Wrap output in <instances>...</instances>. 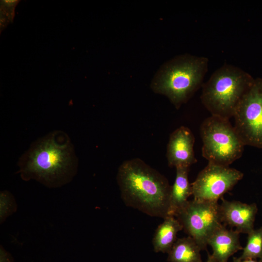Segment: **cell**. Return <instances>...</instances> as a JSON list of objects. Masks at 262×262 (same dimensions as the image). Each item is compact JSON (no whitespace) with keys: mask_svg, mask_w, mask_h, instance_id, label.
<instances>
[{"mask_svg":"<svg viewBox=\"0 0 262 262\" xmlns=\"http://www.w3.org/2000/svg\"><path fill=\"white\" fill-rule=\"evenodd\" d=\"M116 179L127 206L152 217L167 216L171 186L157 170L134 158L120 164Z\"/></svg>","mask_w":262,"mask_h":262,"instance_id":"obj_1","label":"cell"},{"mask_svg":"<svg viewBox=\"0 0 262 262\" xmlns=\"http://www.w3.org/2000/svg\"><path fill=\"white\" fill-rule=\"evenodd\" d=\"M60 141L51 134L32 147L20 166L24 180L36 179L50 187L67 182L74 169L72 147L67 139Z\"/></svg>","mask_w":262,"mask_h":262,"instance_id":"obj_2","label":"cell"},{"mask_svg":"<svg viewBox=\"0 0 262 262\" xmlns=\"http://www.w3.org/2000/svg\"><path fill=\"white\" fill-rule=\"evenodd\" d=\"M209 60L185 54L167 63L154 80L151 87L166 96L176 108L186 103L203 83Z\"/></svg>","mask_w":262,"mask_h":262,"instance_id":"obj_3","label":"cell"},{"mask_svg":"<svg viewBox=\"0 0 262 262\" xmlns=\"http://www.w3.org/2000/svg\"><path fill=\"white\" fill-rule=\"evenodd\" d=\"M254 80L242 69L225 64L203 84L201 101L211 115L229 120Z\"/></svg>","mask_w":262,"mask_h":262,"instance_id":"obj_4","label":"cell"},{"mask_svg":"<svg viewBox=\"0 0 262 262\" xmlns=\"http://www.w3.org/2000/svg\"><path fill=\"white\" fill-rule=\"evenodd\" d=\"M202 156L208 163L229 166L242 155L245 146L229 119L211 115L200 128Z\"/></svg>","mask_w":262,"mask_h":262,"instance_id":"obj_5","label":"cell"},{"mask_svg":"<svg viewBox=\"0 0 262 262\" xmlns=\"http://www.w3.org/2000/svg\"><path fill=\"white\" fill-rule=\"evenodd\" d=\"M175 217L201 250L206 249L209 238L222 225L218 202L188 200Z\"/></svg>","mask_w":262,"mask_h":262,"instance_id":"obj_6","label":"cell"},{"mask_svg":"<svg viewBox=\"0 0 262 262\" xmlns=\"http://www.w3.org/2000/svg\"><path fill=\"white\" fill-rule=\"evenodd\" d=\"M233 117L234 128L244 145L262 148V78L255 79Z\"/></svg>","mask_w":262,"mask_h":262,"instance_id":"obj_7","label":"cell"},{"mask_svg":"<svg viewBox=\"0 0 262 262\" xmlns=\"http://www.w3.org/2000/svg\"><path fill=\"white\" fill-rule=\"evenodd\" d=\"M243 176L242 172L229 166L208 163L191 183L194 199L218 202Z\"/></svg>","mask_w":262,"mask_h":262,"instance_id":"obj_8","label":"cell"},{"mask_svg":"<svg viewBox=\"0 0 262 262\" xmlns=\"http://www.w3.org/2000/svg\"><path fill=\"white\" fill-rule=\"evenodd\" d=\"M195 137L191 130L180 126L170 134L167 145L169 166L188 167L197 162L194 150Z\"/></svg>","mask_w":262,"mask_h":262,"instance_id":"obj_9","label":"cell"},{"mask_svg":"<svg viewBox=\"0 0 262 262\" xmlns=\"http://www.w3.org/2000/svg\"><path fill=\"white\" fill-rule=\"evenodd\" d=\"M221 200L219 213L223 225L235 228V230L240 233L248 234L254 229V222L258 211L255 203L248 204L224 198Z\"/></svg>","mask_w":262,"mask_h":262,"instance_id":"obj_10","label":"cell"},{"mask_svg":"<svg viewBox=\"0 0 262 262\" xmlns=\"http://www.w3.org/2000/svg\"><path fill=\"white\" fill-rule=\"evenodd\" d=\"M239 234L222 224L210 236L208 245L212 247V256L217 262H227L230 256L243 249L240 244Z\"/></svg>","mask_w":262,"mask_h":262,"instance_id":"obj_11","label":"cell"},{"mask_svg":"<svg viewBox=\"0 0 262 262\" xmlns=\"http://www.w3.org/2000/svg\"><path fill=\"white\" fill-rule=\"evenodd\" d=\"M174 183L171 186L167 215L175 216L192 195V188L188 180L189 167H178Z\"/></svg>","mask_w":262,"mask_h":262,"instance_id":"obj_12","label":"cell"},{"mask_svg":"<svg viewBox=\"0 0 262 262\" xmlns=\"http://www.w3.org/2000/svg\"><path fill=\"white\" fill-rule=\"evenodd\" d=\"M164 219L156 229L152 244L155 252L168 253L177 239L178 232L183 228L175 216L167 215Z\"/></svg>","mask_w":262,"mask_h":262,"instance_id":"obj_13","label":"cell"},{"mask_svg":"<svg viewBox=\"0 0 262 262\" xmlns=\"http://www.w3.org/2000/svg\"><path fill=\"white\" fill-rule=\"evenodd\" d=\"M202 250L190 236L178 238L168 253L169 262H202Z\"/></svg>","mask_w":262,"mask_h":262,"instance_id":"obj_14","label":"cell"},{"mask_svg":"<svg viewBox=\"0 0 262 262\" xmlns=\"http://www.w3.org/2000/svg\"><path fill=\"white\" fill-rule=\"evenodd\" d=\"M248 234L247 243L242 255L241 260L259 259L262 262V227L254 229Z\"/></svg>","mask_w":262,"mask_h":262,"instance_id":"obj_15","label":"cell"},{"mask_svg":"<svg viewBox=\"0 0 262 262\" xmlns=\"http://www.w3.org/2000/svg\"><path fill=\"white\" fill-rule=\"evenodd\" d=\"M17 210V204L13 195L7 191H3L0 195V224Z\"/></svg>","mask_w":262,"mask_h":262,"instance_id":"obj_16","label":"cell"},{"mask_svg":"<svg viewBox=\"0 0 262 262\" xmlns=\"http://www.w3.org/2000/svg\"><path fill=\"white\" fill-rule=\"evenodd\" d=\"M0 262H14L13 257L3 247H0Z\"/></svg>","mask_w":262,"mask_h":262,"instance_id":"obj_17","label":"cell"},{"mask_svg":"<svg viewBox=\"0 0 262 262\" xmlns=\"http://www.w3.org/2000/svg\"><path fill=\"white\" fill-rule=\"evenodd\" d=\"M233 262H260L256 260L253 259H247V260H241L239 258L234 257L233 259Z\"/></svg>","mask_w":262,"mask_h":262,"instance_id":"obj_18","label":"cell"},{"mask_svg":"<svg viewBox=\"0 0 262 262\" xmlns=\"http://www.w3.org/2000/svg\"><path fill=\"white\" fill-rule=\"evenodd\" d=\"M206 262H217L212 256V255L208 254V259Z\"/></svg>","mask_w":262,"mask_h":262,"instance_id":"obj_19","label":"cell"}]
</instances>
